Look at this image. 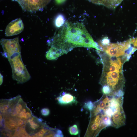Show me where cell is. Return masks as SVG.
<instances>
[{
  "mask_svg": "<svg viewBox=\"0 0 137 137\" xmlns=\"http://www.w3.org/2000/svg\"><path fill=\"white\" fill-rule=\"evenodd\" d=\"M125 82L122 67L111 63L103 65L99 83L103 94L124 96Z\"/></svg>",
  "mask_w": 137,
  "mask_h": 137,
  "instance_id": "cell-2",
  "label": "cell"
},
{
  "mask_svg": "<svg viewBox=\"0 0 137 137\" xmlns=\"http://www.w3.org/2000/svg\"><path fill=\"white\" fill-rule=\"evenodd\" d=\"M110 41L109 39L107 37H103L98 43V45L101 48L105 46L108 45L110 43Z\"/></svg>",
  "mask_w": 137,
  "mask_h": 137,
  "instance_id": "cell-13",
  "label": "cell"
},
{
  "mask_svg": "<svg viewBox=\"0 0 137 137\" xmlns=\"http://www.w3.org/2000/svg\"><path fill=\"white\" fill-rule=\"evenodd\" d=\"M111 126L116 128H118L125 124L126 116L123 105L118 107L112 116Z\"/></svg>",
  "mask_w": 137,
  "mask_h": 137,
  "instance_id": "cell-8",
  "label": "cell"
},
{
  "mask_svg": "<svg viewBox=\"0 0 137 137\" xmlns=\"http://www.w3.org/2000/svg\"><path fill=\"white\" fill-rule=\"evenodd\" d=\"M69 131L71 135H76L79 133V130L78 126L76 124H74L69 128Z\"/></svg>",
  "mask_w": 137,
  "mask_h": 137,
  "instance_id": "cell-14",
  "label": "cell"
},
{
  "mask_svg": "<svg viewBox=\"0 0 137 137\" xmlns=\"http://www.w3.org/2000/svg\"><path fill=\"white\" fill-rule=\"evenodd\" d=\"M133 38L119 43H110L100 48L101 50L110 56L119 57L126 56L130 58L132 54L136 50L133 45Z\"/></svg>",
  "mask_w": 137,
  "mask_h": 137,
  "instance_id": "cell-4",
  "label": "cell"
},
{
  "mask_svg": "<svg viewBox=\"0 0 137 137\" xmlns=\"http://www.w3.org/2000/svg\"><path fill=\"white\" fill-rule=\"evenodd\" d=\"M65 19L64 16L60 14L56 17L54 21L55 25L57 28H61L65 22Z\"/></svg>",
  "mask_w": 137,
  "mask_h": 137,
  "instance_id": "cell-12",
  "label": "cell"
},
{
  "mask_svg": "<svg viewBox=\"0 0 137 137\" xmlns=\"http://www.w3.org/2000/svg\"><path fill=\"white\" fill-rule=\"evenodd\" d=\"M48 43L51 47L58 49L62 54L77 47L93 48L100 50L84 24L78 22L66 21Z\"/></svg>",
  "mask_w": 137,
  "mask_h": 137,
  "instance_id": "cell-1",
  "label": "cell"
},
{
  "mask_svg": "<svg viewBox=\"0 0 137 137\" xmlns=\"http://www.w3.org/2000/svg\"><path fill=\"white\" fill-rule=\"evenodd\" d=\"M15 0V1H17L18 2L19 0Z\"/></svg>",
  "mask_w": 137,
  "mask_h": 137,
  "instance_id": "cell-21",
  "label": "cell"
},
{
  "mask_svg": "<svg viewBox=\"0 0 137 137\" xmlns=\"http://www.w3.org/2000/svg\"><path fill=\"white\" fill-rule=\"evenodd\" d=\"M94 106V102L91 101H88L85 102L83 105V107L85 109L88 110L90 111L93 109Z\"/></svg>",
  "mask_w": 137,
  "mask_h": 137,
  "instance_id": "cell-15",
  "label": "cell"
},
{
  "mask_svg": "<svg viewBox=\"0 0 137 137\" xmlns=\"http://www.w3.org/2000/svg\"><path fill=\"white\" fill-rule=\"evenodd\" d=\"M7 59L11 67L14 80L23 83L30 79L31 76L23 62L21 52L14 53Z\"/></svg>",
  "mask_w": 137,
  "mask_h": 137,
  "instance_id": "cell-3",
  "label": "cell"
},
{
  "mask_svg": "<svg viewBox=\"0 0 137 137\" xmlns=\"http://www.w3.org/2000/svg\"><path fill=\"white\" fill-rule=\"evenodd\" d=\"M24 25L20 18H17L10 22L7 26L5 29L6 36L8 37L18 35L23 30Z\"/></svg>",
  "mask_w": 137,
  "mask_h": 137,
  "instance_id": "cell-7",
  "label": "cell"
},
{
  "mask_svg": "<svg viewBox=\"0 0 137 137\" xmlns=\"http://www.w3.org/2000/svg\"><path fill=\"white\" fill-rule=\"evenodd\" d=\"M101 51L102 52V53L100 51H98V52L100 53V57L102 55H103L104 54H106L105 53V52H104L103 51ZM122 57V58L124 60V61H125V62L126 61H128V60L127 59V58L125 56H123L122 57L121 56V57Z\"/></svg>",
  "mask_w": 137,
  "mask_h": 137,
  "instance_id": "cell-18",
  "label": "cell"
},
{
  "mask_svg": "<svg viewBox=\"0 0 137 137\" xmlns=\"http://www.w3.org/2000/svg\"><path fill=\"white\" fill-rule=\"evenodd\" d=\"M62 55L59 49L55 47H51L47 52L46 57L48 60H54L56 59Z\"/></svg>",
  "mask_w": 137,
  "mask_h": 137,
  "instance_id": "cell-11",
  "label": "cell"
},
{
  "mask_svg": "<svg viewBox=\"0 0 137 137\" xmlns=\"http://www.w3.org/2000/svg\"><path fill=\"white\" fill-rule=\"evenodd\" d=\"M96 4L103 5L106 7L114 9L123 0H87Z\"/></svg>",
  "mask_w": 137,
  "mask_h": 137,
  "instance_id": "cell-10",
  "label": "cell"
},
{
  "mask_svg": "<svg viewBox=\"0 0 137 137\" xmlns=\"http://www.w3.org/2000/svg\"><path fill=\"white\" fill-rule=\"evenodd\" d=\"M55 137H63L64 135L62 131L59 129L57 130L56 131V134L54 135Z\"/></svg>",
  "mask_w": 137,
  "mask_h": 137,
  "instance_id": "cell-17",
  "label": "cell"
},
{
  "mask_svg": "<svg viewBox=\"0 0 137 137\" xmlns=\"http://www.w3.org/2000/svg\"><path fill=\"white\" fill-rule=\"evenodd\" d=\"M41 113L43 115L46 116L48 115L49 114L50 111L47 108H44L41 110Z\"/></svg>",
  "mask_w": 137,
  "mask_h": 137,
  "instance_id": "cell-16",
  "label": "cell"
},
{
  "mask_svg": "<svg viewBox=\"0 0 137 137\" xmlns=\"http://www.w3.org/2000/svg\"><path fill=\"white\" fill-rule=\"evenodd\" d=\"M66 0H55L58 4H60L64 3Z\"/></svg>",
  "mask_w": 137,
  "mask_h": 137,
  "instance_id": "cell-19",
  "label": "cell"
},
{
  "mask_svg": "<svg viewBox=\"0 0 137 137\" xmlns=\"http://www.w3.org/2000/svg\"><path fill=\"white\" fill-rule=\"evenodd\" d=\"M0 85L2 83L3 81V76L0 73Z\"/></svg>",
  "mask_w": 137,
  "mask_h": 137,
  "instance_id": "cell-20",
  "label": "cell"
},
{
  "mask_svg": "<svg viewBox=\"0 0 137 137\" xmlns=\"http://www.w3.org/2000/svg\"><path fill=\"white\" fill-rule=\"evenodd\" d=\"M50 0H19L18 2L24 11L34 12L42 11Z\"/></svg>",
  "mask_w": 137,
  "mask_h": 137,
  "instance_id": "cell-6",
  "label": "cell"
},
{
  "mask_svg": "<svg viewBox=\"0 0 137 137\" xmlns=\"http://www.w3.org/2000/svg\"><path fill=\"white\" fill-rule=\"evenodd\" d=\"M0 43L3 50L2 55L6 58H8L14 53L21 52L18 37L9 39L2 38L1 40Z\"/></svg>",
  "mask_w": 137,
  "mask_h": 137,
  "instance_id": "cell-5",
  "label": "cell"
},
{
  "mask_svg": "<svg viewBox=\"0 0 137 137\" xmlns=\"http://www.w3.org/2000/svg\"><path fill=\"white\" fill-rule=\"evenodd\" d=\"M58 103L61 105L76 104L78 103L76 98L70 93L63 92L57 98Z\"/></svg>",
  "mask_w": 137,
  "mask_h": 137,
  "instance_id": "cell-9",
  "label": "cell"
}]
</instances>
